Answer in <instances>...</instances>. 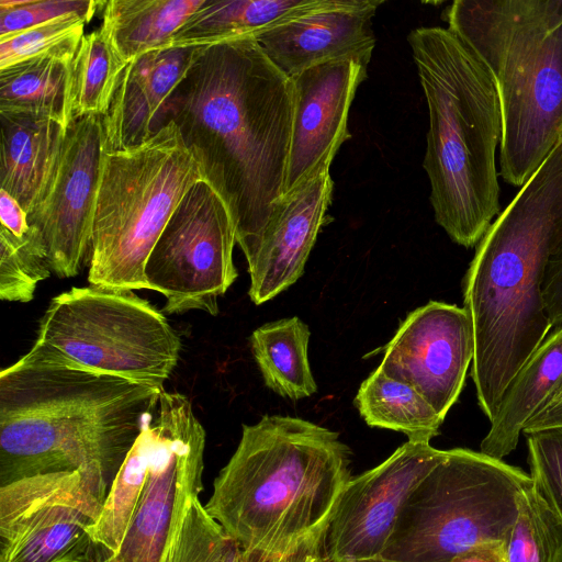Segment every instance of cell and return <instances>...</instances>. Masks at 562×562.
I'll return each instance as SVG.
<instances>
[{
    "mask_svg": "<svg viewBox=\"0 0 562 562\" xmlns=\"http://www.w3.org/2000/svg\"><path fill=\"white\" fill-rule=\"evenodd\" d=\"M442 19L495 81L499 175L521 188L562 139V0H456Z\"/></svg>",
    "mask_w": 562,
    "mask_h": 562,
    "instance_id": "8992f818",
    "label": "cell"
},
{
    "mask_svg": "<svg viewBox=\"0 0 562 562\" xmlns=\"http://www.w3.org/2000/svg\"><path fill=\"white\" fill-rule=\"evenodd\" d=\"M167 562H244V550L195 498L180 522Z\"/></svg>",
    "mask_w": 562,
    "mask_h": 562,
    "instance_id": "4dcf8cb0",
    "label": "cell"
},
{
    "mask_svg": "<svg viewBox=\"0 0 562 562\" xmlns=\"http://www.w3.org/2000/svg\"><path fill=\"white\" fill-rule=\"evenodd\" d=\"M381 4V0H325L255 38L290 78L336 60H355L368 67L375 47L372 19Z\"/></svg>",
    "mask_w": 562,
    "mask_h": 562,
    "instance_id": "e0dca14e",
    "label": "cell"
},
{
    "mask_svg": "<svg viewBox=\"0 0 562 562\" xmlns=\"http://www.w3.org/2000/svg\"><path fill=\"white\" fill-rule=\"evenodd\" d=\"M1 189L30 214L57 170L67 130L52 120L0 112Z\"/></svg>",
    "mask_w": 562,
    "mask_h": 562,
    "instance_id": "ffe728a7",
    "label": "cell"
},
{
    "mask_svg": "<svg viewBox=\"0 0 562 562\" xmlns=\"http://www.w3.org/2000/svg\"><path fill=\"white\" fill-rule=\"evenodd\" d=\"M205 0H110L101 30L127 66L154 50L167 49L172 36Z\"/></svg>",
    "mask_w": 562,
    "mask_h": 562,
    "instance_id": "603a6c76",
    "label": "cell"
},
{
    "mask_svg": "<svg viewBox=\"0 0 562 562\" xmlns=\"http://www.w3.org/2000/svg\"><path fill=\"white\" fill-rule=\"evenodd\" d=\"M407 41L427 102L424 169L437 224L465 248L477 245L501 213L495 155L503 119L495 81L453 31L422 26Z\"/></svg>",
    "mask_w": 562,
    "mask_h": 562,
    "instance_id": "277c9868",
    "label": "cell"
},
{
    "mask_svg": "<svg viewBox=\"0 0 562 562\" xmlns=\"http://www.w3.org/2000/svg\"><path fill=\"white\" fill-rule=\"evenodd\" d=\"M71 63L42 56L0 69V112L45 117L68 130Z\"/></svg>",
    "mask_w": 562,
    "mask_h": 562,
    "instance_id": "cb8c5ba5",
    "label": "cell"
},
{
    "mask_svg": "<svg viewBox=\"0 0 562 562\" xmlns=\"http://www.w3.org/2000/svg\"><path fill=\"white\" fill-rule=\"evenodd\" d=\"M125 67L101 27L85 34L71 63L72 120L104 116Z\"/></svg>",
    "mask_w": 562,
    "mask_h": 562,
    "instance_id": "83f0119b",
    "label": "cell"
},
{
    "mask_svg": "<svg viewBox=\"0 0 562 562\" xmlns=\"http://www.w3.org/2000/svg\"><path fill=\"white\" fill-rule=\"evenodd\" d=\"M531 477L481 451L443 450L403 504L378 560L450 562L485 542L504 541L518 515L520 491Z\"/></svg>",
    "mask_w": 562,
    "mask_h": 562,
    "instance_id": "ba28073f",
    "label": "cell"
},
{
    "mask_svg": "<svg viewBox=\"0 0 562 562\" xmlns=\"http://www.w3.org/2000/svg\"><path fill=\"white\" fill-rule=\"evenodd\" d=\"M102 503L77 472L0 486V562H90Z\"/></svg>",
    "mask_w": 562,
    "mask_h": 562,
    "instance_id": "7c38bea8",
    "label": "cell"
},
{
    "mask_svg": "<svg viewBox=\"0 0 562 562\" xmlns=\"http://www.w3.org/2000/svg\"><path fill=\"white\" fill-rule=\"evenodd\" d=\"M442 453L430 441L407 440L379 465L351 476L328 525L327 561L378 560L406 498Z\"/></svg>",
    "mask_w": 562,
    "mask_h": 562,
    "instance_id": "4fadbf2b",
    "label": "cell"
},
{
    "mask_svg": "<svg viewBox=\"0 0 562 562\" xmlns=\"http://www.w3.org/2000/svg\"><path fill=\"white\" fill-rule=\"evenodd\" d=\"M360 562H383V561H380V560H372V561H360Z\"/></svg>",
    "mask_w": 562,
    "mask_h": 562,
    "instance_id": "f35d334b",
    "label": "cell"
},
{
    "mask_svg": "<svg viewBox=\"0 0 562 562\" xmlns=\"http://www.w3.org/2000/svg\"><path fill=\"white\" fill-rule=\"evenodd\" d=\"M181 350L162 312L132 290L71 288L52 299L21 363L87 370L164 387Z\"/></svg>",
    "mask_w": 562,
    "mask_h": 562,
    "instance_id": "9c48e42d",
    "label": "cell"
},
{
    "mask_svg": "<svg viewBox=\"0 0 562 562\" xmlns=\"http://www.w3.org/2000/svg\"><path fill=\"white\" fill-rule=\"evenodd\" d=\"M311 331L299 317L265 324L250 336L265 384L282 397L301 400L317 390L307 357Z\"/></svg>",
    "mask_w": 562,
    "mask_h": 562,
    "instance_id": "d4e9b609",
    "label": "cell"
},
{
    "mask_svg": "<svg viewBox=\"0 0 562 562\" xmlns=\"http://www.w3.org/2000/svg\"><path fill=\"white\" fill-rule=\"evenodd\" d=\"M350 464L351 451L337 431L266 415L243 425L204 507L244 551L288 546L328 529L352 476Z\"/></svg>",
    "mask_w": 562,
    "mask_h": 562,
    "instance_id": "5b68a950",
    "label": "cell"
},
{
    "mask_svg": "<svg viewBox=\"0 0 562 562\" xmlns=\"http://www.w3.org/2000/svg\"><path fill=\"white\" fill-rule=\"evenodd\" d=\"M1 226L14 235H23L30 229L27 213L7 191L0 190Z\"/></svg>",
    "mask_w": 562,
    "mask_h": 562,
    "instance_id": "d590c367",
    "label": "cell"
},
{
    "mask_svg": "<svg viewBox=\"0 0 562 562\" xmlns=\"http://www.w3.org/2000/svg\"><path fill=\"white\" fill-rule=\"evenodd\" d=\"M334 182L327 170L285 195L281 210L248 262V294L260 305L290 288L303 274L326 221Z\"/></svg>",
    "mask_w": 562,
    "mask_h": 562,
    "instance_id": "ac0fdd59",
    "label": "cell"
},
{
    "mask_svg": "<svg viewBox=\"0 0 562 562\" xmlns=\"http://www.w3.org/2000/svg\"><path fill=\"white\" fill-rule=\"evenodd\" d=\"M532 484L562 521V427L527 435Z\"/></svg>",
    "mask_w": 562,
    "mask_h": 562,
    "instance_id": "d6a6232c",
    "label": "cell"
},
{
    "mask_svg": "<svg viewBox=\"0 0 562 562\" xmlns=\"http://www.w3.org/2000/svg\"><path fill=\"white\" fill-rule=\"evenodd\" d=\"M148 467L120 550L104 562H167L189 504L203 490L205 429L188 396L162 391L144 416Z\"/></svg>",
    "mask_w": 562,
    "mask_h": 562,
    "instance_id": "30bf717a",
    "label": "cell"
},
{
    "mask_svg": "<svg viewBox=\"0 0 562 562\" xmlns=\"http://www.w3.org/2000/svg\"><path fill=\"white\" fill-rule=\"evenodd\" d=\"M367 68L355 60H336L292 77L295 106L285 195L329 170L350 137L349 110Z\"/></svg>",
    "mask_w": 562,
    "mask_h": 562,
    "instance_id": "2e32d148",
    "label": "cell"
},
{
    "mask_svg": "<svg viewBox=\"0 0 562 562\" xmlns=\"http://www.w3.org/2000/svg\"><path fill=\"white\" fill-rule=\"evenodd\" d=\"M105 1L0 0V37H5L60 16L79 14L90 21Z\"/></svg>",
    "mask_w": 562,
    "mask_h": 562,
    "instance_id": "836d02e7",
    "label": "cell"
},
{
    "mask_svg": "<svg viewBox=\"0 0 562 562\" xmlns=\"http://www.w3.org/2000/svg\"><path fill=\"white\" fill-rule=\"evenodd\" d=\"M231 213L206 179L196 182L171 215L145 263L149 290L161 293L168 314L218 313V299L238 273Z\"/></svg>",
    "mask_w": 562,
    "mask_h": 562,
    "instance_id": "8fae6325",
    "label": "cell"
},
{
    "mask_svg": "<svg viewBox=\"0 0 562 562\" xmlns=\"http://www.w3.org/2000/svg\"><path fill=\"white\" fill-rule=\"evenodd\" d=\"M562 384V324L542 344L506 387L495 417L481 442V452L503 459L513 452L526 424Z\"/></svg>",
    "mask_w": 562,
    "mask_h": 562,
    "instance_id": "44dd1931",
    "label": "cell"
},
{
    "mask_svg": "<svg viewBox=\"0 0 562 562\" xmlns=\"http://www.w3.org/2000/svg\"><path fill=\"white\" fill-rule=\"evenodd\" d=\"M31 226V225H30ZM52 273L48 250L41 233L33 226L14 235L0 228V299L27 303L37 284Z\"/></svg>",
    "mask_w": 562,
    "mask_h": 562,
    "instance_id": "f546056e",
    "label": "cell"
},
{
    "mask_svg": "<svg viewBox=\"0 0 562 562\" xmlns=\"http://www.w3.org/2000/svg\"><path fill=\"white\" fill-rule=\"evenodd\" d=\"M147 467L148 440L140 429L90 529V562H104L120 550L144 488Z\"/></svg>",
    "mask_w": 562,
    "mask_h": 562,
    "instance_id": "4316f807",
    "label": "cell"
},
{
    "mask_svg": "<svg viewBox=\"0 0 562 562\" xmlns=\"http://www.w3.org/2000/svg\"><path fill=\"white\" fill-rule=\"evenodd\" d=\"M164 390L117 375L14 362L0 372V486L77 471L103 504Z\"/></svg>",
    "mask_w": 562,
    "mask_h": 562,
    "instance_id": "7a4b0ae2",
    "label": "cell"
},
{
    "mask_svg": "<svg viewBox=\"0 0 562 562\" xmlns=\"http://www.w3.org/2000/svg\"><path fill=\"white\" fill-rule=\"evenodd\" d=\"M104 150L102 116L74 120L67 130L54 179L27 214L42 235L58 278L76 277L90 254L93 206Z\"/></svg>",
    "mask_w": 562,
    "mask_h": 562,
    "instance_id": "5bb4252c",
    "label": "cell"
},
{
    "mask_svg": "<svg viewBox=\"0 0 562 562\" xmlns=\"http://www.w3.org/2000/svg\"><path fill=\"white\" fill-rule=\"evenodd\" d=\"M88 22L79 14H69L0 37V69L42 56L71 63L85 36V25Z\"/></svg>",
    "mask_w": 562,
    "mask_h": 562,
    "instance_id": "1f68e13d",
    "label": "cell"
},
{
    "mask_svg": "<svg viewBox=\"0 0 562 562\" xmlns=\"http://www.w3.org/2000/svg\"><path fill=\"white\" fill-rule=\"evenodd\" d=\"M355 404L368 426L403 432L408 440L430 441L443 422L411 384L379 368L361 383Z\"/></svg>",
    "mask_w": 562,
    "mask_h": 562,
    "instance_id": "484cf974",
    "label": "cell"
},
{
    "mask_svg": "<svg viewBox=\"0 0 562 562\" xmlns=\"http://www.w3.org/2000/svg\"><path fill=\"white\" fill-rule=\"evenodd\" d=\"M325 0H205L172 36L168 48L205 47L256 37Z\"/></svg>",
    "mask_w": 562,
    "mask_h": 562,
    "instance_id": "7402d4cb",
    "label": "cell"
},
{
    "mask_svg": "<svg viewBox=\"0 0 562 562\" xmlns=\"http://www.w3.org/2000/svg\"><path fill=\"white\" fill-rule=\"evenodd\" d=\"M561 244L562 139L492 222L464 276L463 307L474 333L470 373L490 422L510 381L553 328L543 283Z\"/></svg>",
    "mask_w": 562,
    "mask_h": 562,
    "instance_id": "3957f363",
    "label": "cell"
},
{
    "mask_svg": "<svg viewBox=\"0 0 562 562\" xmlns=\"http://www.w3.org/2000/svg\"><path fill=\"white\" fill-rule=\"evenodd\" d=\"M200 48L154 50L125 67L102 116L105 149L134 146L156 133L165 103Z\"/></svg>",
    "mask_w": 562,
    "mask_h": 562,
    "instance_id": "d6986e66",
    "label": "cell"
},
{
    "mask_svg": "<svg viewBox=\"0 0 562 562\" xmlns=\"http://www.w3.org/2000/svg\"><path fill=\"white\" fill-rule=\"evenodd\" d=\"M203 179L200 162L172 122L140 144L104 148L92 216L90 284L148 289L147 258L180 201Z\"/></svg>",
    "mask_w": 562,
    "mask_h": 562,
    "instance_id": "52a82bcc",
    "label": "cell"
},
{
    "mask_svg": "<svg viewBox=\"0 0 562 562\" xmlns=\"http://www.w3.org/2000/svg\"><path fill=\"white\" fill-rule=\"evenodd\" d=\"M307 562H328L325 549L318 551Z\"/></svg>",
    "mask_w": 562,
    "mask_h": 562,
    "instance_id": "74e56055",
    "label": "cell"
},
{
    "mask_svg": "<svg viewBox=\"0 0 562 562\" xmlns=\"http://www.w3.org/2000/svg\"><path fill=\"white\" fill-rule=\"evenodd\" d=\"M543 297L553 327L562 324V244L549 261L543 283Z\"/></svg>",
    "mask_w": 562,
    "mask_h": 562,
    "instance_id": "e575fe53",
    "label": "cell"
},
{
    "mask_svg": "<svg viewBox=\"0 0 562 562\" xmlns=\"http://www.w3.org/2000/svg\"><path fill=\"white\" fill-rule=\"evenodd\" d=\"M450 562H507L504 541L477 544L454 557Z\"/></svg>",
    "mask_w": 562,
    "mask_h": 562,
    "instance_id": "8d00e7d4",
    "label": "cell"
},
{
    "mask_svg": "<svg viewBox=\"0 0 562 562\" xmlns=\"http://www.w3.org/2000/svg\"><path fill=\"white\" fill-rule=\"evenodd\" d=\"M295 92L255 37L201 47L165 103L225 202L247 263L285 199Z\"/></svg>",
    "mask_w": 562,
    "mask_h": 562,
    "instance_id": "6da1fadb",
    "label": "cell"
},
{
    "mask_svg": "<svg viewBox=\"0 0 562 562\" xmlns=\"http://www.w3.org/2000/svg\"><path fill=\"white\" fill-rule=\"evenodd\" d=\"M474 356V333L464 307L430 301L400 325L379 369L411 384L445 420L463 390Z\"/></svg>",
    "mask_w": 562,
    "mask_h": 562,
    "instance_id": "9a60e30c",
    "label": "cell"
},
{
    "mask_svg": "<svg viewBox=\"0 0 562 562\" xmlns=\"http://www.w3.org/2000/svg\"><path fill=\"white\" fill-rule=\"evenodd\" d=\"M507 562H562V521L531 483L518 496V515L508 533Z\"/></svg>",
    "mask_w": 562,
    "mask_h": 562,
    "instance_id": "f1b7e54d",
    "label": "cell"
}]
</instances>
